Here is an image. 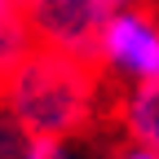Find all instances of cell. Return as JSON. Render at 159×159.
<instances>
[{
    "label": "cell",
    "instance_id": "cell-1",
    "mask_svg": "<svg viewBox=\"0 0 159 159\" xmlns=\"http://www.w3.org/2000/svg\"><path fill=\"white\" fill-rule=\"evenodd\" d=\"M102 80L106 75L89 57L35 44L0 80V106L35 137L80 142L102 115Z\"/></svg>",
    "mask_w": 159,
    "mask_h": 159
},
{
    "label": "cell",
    "instance_id": "cell-3",
    "mask_svg": "<svg viewBox=\"0 0 159 159\" xmlns=\"http://www.w3.org/2000/svg\"><path fill=\"white\" fill-rule=\"evenodd\" d=\"M119 5H128V0H22L40 49L75 53L89 62L97 57V40Z\"/></svg>",
    "mask_w": 159,
    "mask_h": 159
},
{
    "label": "cell",
    "instance_id": "cell-2",
    "mask_svg": "<svg viewBox=\"0 0 159 159\" xmlns=\"http://www.w3.org/2000/svg\"><path fill=\"white\" fill-rule=\"evenodd\" d=\"M97 71L124 89L159 80V9L150 0H128L111 13L97 40Z\"/></svg>",
    "mask_w": 159,
    "mask_h": 159
},
{
    "label": "cell",
    "instance_id": "cell-4",
    "mask_svg": "<svg viewBox=\"0 0 159 159\" xmlns=\"http://www.w3.org/2000/svg\"><path fill=\"white\" fill-rule=\"evenodd\" d=\"M119 128H124L128 142H142V146L159 150V80L124 89V97H119Z\"/></svg>",
    "mask_w": 159,
    "mask_h": 159
},
{
    "label": "cell",
    "instance_id": "cell-5",
    "mask_svg": "<svg viewBox=\"0 0 159 159\" xmlns=\"http://www.w3.org/2000/svg\"><path fill=\"white\" fill-rule=\"evenodd\" d=\"M31 49H35V35H31L22 0H0V80L22 62Z\"/></svg>",
    "mask_w": 159,
    "mask_h": 159
},
{
    "label": "cell",
    "instance_id": "cell-7",
    "mask_svg": "<svg viewBox=\"0 0 159 159\" xmlns=\"http://www.w3.org/2000/svg\"><path fill=\"white\" fill-rule=\"evenodd\" d=\"M66 159H97V155H84V150H71Z\"/></svg>",
    "mask_w": 159,
    "mask_h": 159
},
{
    "label": "cell",
    "instance_id": "cell-6",
    "mask_svg": "<svg viewBox=\"0 0 159 159\" xmlns=\"http://www.w3.org/2000/svg\"><path fill=\"white\" fill-rule=\"evenodd\" d=\"M111 159H159V150L155 146H142V142H128V146H119Z\"/></svg>",
    "mask_w": 159,
    "mask_h": 159
}]
</instances>
